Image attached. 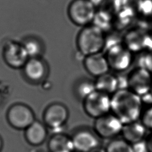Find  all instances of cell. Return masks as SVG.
Returning a JSON list of instances; mask_svg holds the SVG:
<instances>
[{
	"mask_svg": "<svg viewBox=\"0 0 152 152\" xmlns=\"http://www.w3.org/2000/svg\"><path fill=\"white\" fill-rule=\"evenodd\" d=\"M110 111L123 124L138 121L142 112L141 98L128 88L119 89L111 96Z\"/></svg>",
	"mask_w": 152,
	"mask_h": 152,
	"instance_id": "obj_1",
	"label": "cell"
},
{
	"mask_svg": "<svg viewBox=\"0 0 152 152\" xmlns=\"http://www.w3.org/2000/svg\"><path fill=\"white\" fill-rule=\"evenodd\" d=\"M105 42L104 32L93 24L83 27L77 37V48L84 57L101 52Z\"/></svg>",
	"mask_w": 152,
	"mask_h": 152,
	"instance_id": "obj_2",
	"label": "cell"
},
{
	"mask_svg": "<svg viewBox=\"0 0 152 152\" xmlns=\"http://www.w3.org/2000/svg\"><path fill=\"white\" fill-rule=\"evenodd\" d=\"M67 13L72 23L83 27L93 23L97 7L90 0H72L69 4Z\"/></svg>",
	"mask_w": 152,
	"mask_h": 152,
	"instance_id": "obj_3",
	"label": "cell"
},
{
	"mask_svg": "<svg viewBox=\"0 0 152 152\" xmlns=\"http://www.w3.org/2000/svg\"><path fill=\"white\" fill-rule=\"evenodd\" d=\"M83 108L89 116L98 118L110 113L111 97L107 93L96 90L83 100Z\"/></svg>",
	"mask_w": 152,
	"mask_h": 152,
	"instance_id": "obj_4",
	"label": "cell"
},
{
	"mask_svg": "<svg viewBox=\"0 0 152 152\" xmlns=\"http://www.w3.org/2000/svg\"><path fill=\"white\" fill-rule=\"evenodd\" d=\"M123 123L113 113H109L96 119L94 132L102 138H113L121 133Z\"/></svg>",
	"mask_w": 152,
	"mask_h": 152,
	"instance_id": "obj_5",
	"label": "cell"
},
{
	"mask_svg": "<svg viewBox=\"0 0 152 152\" xmlns=\"http://www.w3.org/2000/svg\"><path fill=\"white\" fill-rule=\"evenodd\" d=\"M105 56L110 68L118 72L128 69L132 61L131 52L121 43L106 49Z\"/></svg>",
	"mask_w": 152,
	"mask_h": 152,
	"instance_id": "obj_6",
	"label": "cell"
},
{
	"mask_svg": "<svg viewBox=\"0 0 152 152\" xmlns=\"http://www.w3.org/2000/svg\"><path fill=\"white\" fill-rule=\"evenodd\" d=\"M128 88L140 97L152 90V73L137 67L127 77Z\"/></svg>",
	"mask_w": 152,
	"mask_h": 152,
	"instance_id": "obj_7",
	"label": "cell"
},
{
	"mask_svg": "<svg viewBox=\"0 0 152 152\" xmlns=\"http://www.w3.org/2000/svg\"><path fill=\"white\" fill-rule=\"evenodd\" d=\"M7 118L10 124L17 129H26L34 121V114L28 106L15 104L8 110Z\"/></svg>",
	"mask_w": 152,
	"mask_h": 152,
	"instance_id": "obj_8",
	"label": "cell"
},
{
	"mask_svg": "<svg viewBox=\"0 0 152 152\" xmlns=\"http://www.w3.org/2000/svg\"><path fill=\"white\" fill-rule=\"evenodd\" d=\"M69 117L67 107L60 103H53L45 109L43 120L46 125L52 129H58L63 126Z\"/></svg>",
	"mask_w": 152,
	"mask_h": 152,
	"instance_id": "obj_9",
	"label": "cell"
},
{
	"mask_svg": "<svg viewBox=\"0 0 152 152\" xmlns=\"http://www.w3.org/2000/svg\"><path fill=\"white\" fill-rule=\"evenodd\" d=\"M98 136L93 131L82 129L74 132L71 137L74 150L79 152H91L99 145Z\"/></svg>",
	"mask_w": 152,
	"mask_h": 152,
	"instance_id": "obj_10",
	"label": "cell"
},
{
	"mask_svg": "<svg viewBox=\"0 0 152 152\" xmlns=\"http://www.w3.org/2000/svg\"><path fill=\"white\" fill-rule=\"evenodd\" d=\"M83 64L86 71L96 77L107 73L110 69L106 56L101 52L85 56Z\"/></svg>",
	"mask_w": 152,
	"mask_h": 152,
	"instance_id": "obj_11",
	"label": "cell"
},
{
	"mask_svg": "<svg viewBox=\"0 0 152 152\" xmlns=\"http://www.w3.org/2000/svg\"><path fill=\"white\" fill-rule=\"evenodd\" d=\"M4 57L8 64L14 68L24 66L29 58L23 45L10 43L4 52Z\"/></svg>",
	"mask_w": 152,
	"mask_h": 152,
	"instance_id": "obj_12",
	"label": "cell"
},
{
	"mask_svg": "<svg viewBox=\"0 0 152 152\" xmlns=\"http://www.w3.org/2000/svg\"><path fill=\"white\" fill-rule=\"evenodd\" d=\"M24 72L30 80L38 82L46 76L47 68L44 61L39 57L30 58L24 65Z\"/></svg>",
	"mask_w": 152,
	"mask_h": 152,
	"instance_id": "obj_13",
	"label": "cell"
},
{
	"mask_svg": "<svg viewBox=\"0 0 152 152\" xmlns=\"http://www.w3.org/2000/svg\"><path fill=\"white\" fill-rule=\"evenodd\" d=\"M147 129L144 125L138 121L124 124L121 134L123 139L134 144L142 140H144Z\"/></svg>",
	"mask_w": 152,
	"mask_h": 152,
	"instance_id": "obj_14",
	"label": "cell"
},
{
	"mask_svg": "<svg viewBox=\"0 0 152 152\" xmlns=\"http://www.w3.org/2000/svg\"><path fill=\"white\" fill-rule=\"evenodd\" d=\"M48 131L45 124L36 120L26 129V140L33 145L42 144L46 139Z\"/></svg>",
	"mask_w": 152,
	"mask_h": 152,
	"instance_id": "obj_15",
	"label": "cell"
},
{
	"mask_svg": "<svg viewBox=\"0 0 152 152\" xmlns=\"http://www.w3.org/2000/svg\"><path fill=\"white\" fill-rule=\"evenodd\" d=\"M48 148L50 152H73L75 150L71 137L61 132L50 137Z\"/></svg>",
	"mask_w": 152,
	"mask_h": 152,
	"instance_id": "obj_16",
	"label": "cell"
},
{
	"mask_svg": "<svg viewBox=\"0 0 152 152\" xmlns=\"http://www.w3.org/2000/svg\"><path fill=\"white\" fill-rule=\"evenodd\" d=\"M94 83L97 90L108 94H113L118 90V77L109 72L97 77Z\"/></svg>",
	"mask_w": 152,
	"mask_h": 152,
	"instance_id": "obj_17",
	"label": "cell"
},
{
	"mask_svg": "<svg viewBox=\"0 0 152 152\" xmlns=\"http://www.w3.org/2000/svg\"><path fill=\"white\" fill-rule=\"evenodd\" d=\"M105 152H134L132 145L124 139H113L107 145Z\"/></svg>",
	"mask_w": 152,
	"mask_h": 152,
	"instance_id": "obj_18",
	"label": "cell"
},
{
	"mask_svg": "<svg viewBox=\"0 0 152 152\" xmlns=\"http://www.w3.org/2000/svg\"><path fill=\"white\" fill-rule=\"evenodd\" d=\"M75 90L78 97L84 100L96 90V88L94 82L88 80H84L77 83Z\"/></svg>",
	"mask_w": 152,
	"mask_h": 152,
	"instance_id": "obj_19",
	"label": "cell"
},
{
	"mask_svg": "<svg viewBox=\"0 0 152 152\" xmlns=\"http://www.w3.org/2000/svg\"><path fill=\"white\" fill-rule=\"evenodd\" d=\"M29 58H37L43 51V46L40 42L35 38L27 39L23 45Z\"/></svg>",
	"mask_w": 152,
	"mask_h": 152,
	"instance_id": "obj_20",
	"label": "cell"
},
{
	"mask_svg": "<svg viewBox=\"0 0 152 152\" xmlns=\"http://www.w3.org/2000/svg\"><path fill=\"white\" fill-rule=\"evenodd\" d=\"M138 67L144 68L152 73V50L144 51L138 59Z\"/></svg>",
	"mask_w": 152,
	"mask_h": 152,
	"instance_id": "obj_21",
	"label": "cell"
},
{
	"mask_svg": "<svg viewBox=\"0 0 152 152\" xmlns=\"http://www.w3.org/2000/svg\"><path fill=\"white\" fill-rule=\"evenodd\" d=\"M141 122L147 129L152 131V105L149 106L145 111L142 112Z\"/></svg>",
	"mask_w": 152,
	"mask_h": 152,
	"instance_id": "obj_22",
	"label": "cell"
},
{
	"mask_svg": "<svg viewBox=\"0 0 152 152\" xmlns=\"http://www.w3.org/2000/svg\"><path fill=\"white\" fill-rule=\"evenodd\" d=\"M138 6L140 12L143 15L152 17V0H141Z\"/></svg>",
	"mask_w": 152,
	"mask_h": 152,
	"instance_id": "obj_23",
	"label": "cell"
},
{
	"mask_svg": "<svg viewBox=\"0 0 152 152\" xmlns=\"http://www.w3.org/2000/svg\"><path fill=\"white\" fill-rule=\"evenodd\" d=\"M134 152H148L145 140L132 144Z\"/></svg>",
	"mask_w": 152,
	"mask_h": 152,
	"instance_id": "obj_24",
	"label": "cell"
},
{
	"mask_svg": "<svg viewBox=\"0 0 152 152\" xmlns=\"http://www.w3.org/2000/svg\"><path fill=\"white\" fill-rule=\"evenodd\" d=\"M148 152H152V134H151L145 140Z\"/></svg>",
	"mask_w": 152,
	"mask_h": 152,
	"instance_id": "obj_25",
	"label": "cell"
},
{
	"mask_svg": "<svg viewBox=\"0 0 152 152\" xmlns=\"http://www.w3.org/2000/svg\"><path fill=\"white\" fill-rule=\"evenodd\" d=\"M96 7L99 6L104 0H90Z\"/></svg>",
	"mask_w": 152,
	"mask_h": 152,
	"instance_id": "obj_26",
	"label": "cell"
},
{
	"mask_svg": "<svg viewBox=\"0 0 152 152\" xmlns=\"http://www.w3.org/2000/svg\"><path fill=\"white\" fill-rule=\"evenodd\" d=\"M2 140L1 138L0 137V151L2 149Z\"/></svg>",
	"mask_w": 152,
	"mask_h": 152,
	"instance_id": "obj_27",
	"label": "cell"
},
{
	"mask_svg": "<svg viewBox=\"0 0 152 152\" xmlns=\"http://www.w3.org/2000/svg\"><path fill=\"white\" fill-rule=\"evenodd\" d=\"M39 152H43V151H39Z\"/></svg>",
	"mask_w": 152,
	"mask_h": 152,
	"instance_id": "obj_28",
	"label": "cell"
},
{
	"mask_svg": "<svg viewBox=\"0 0 152 152\" xmlns=\"http://www.w3.org/2000/svg\"><path fill=\"white\" fill-rule=\"evenodd\" d=\"M91 152H93V151H91Z\"/></svg>",
	"mask_w": 152,
	"mask_h": 152,
	"instance_id": "obj_29",
	"label": "cell"
}]
</instances>
